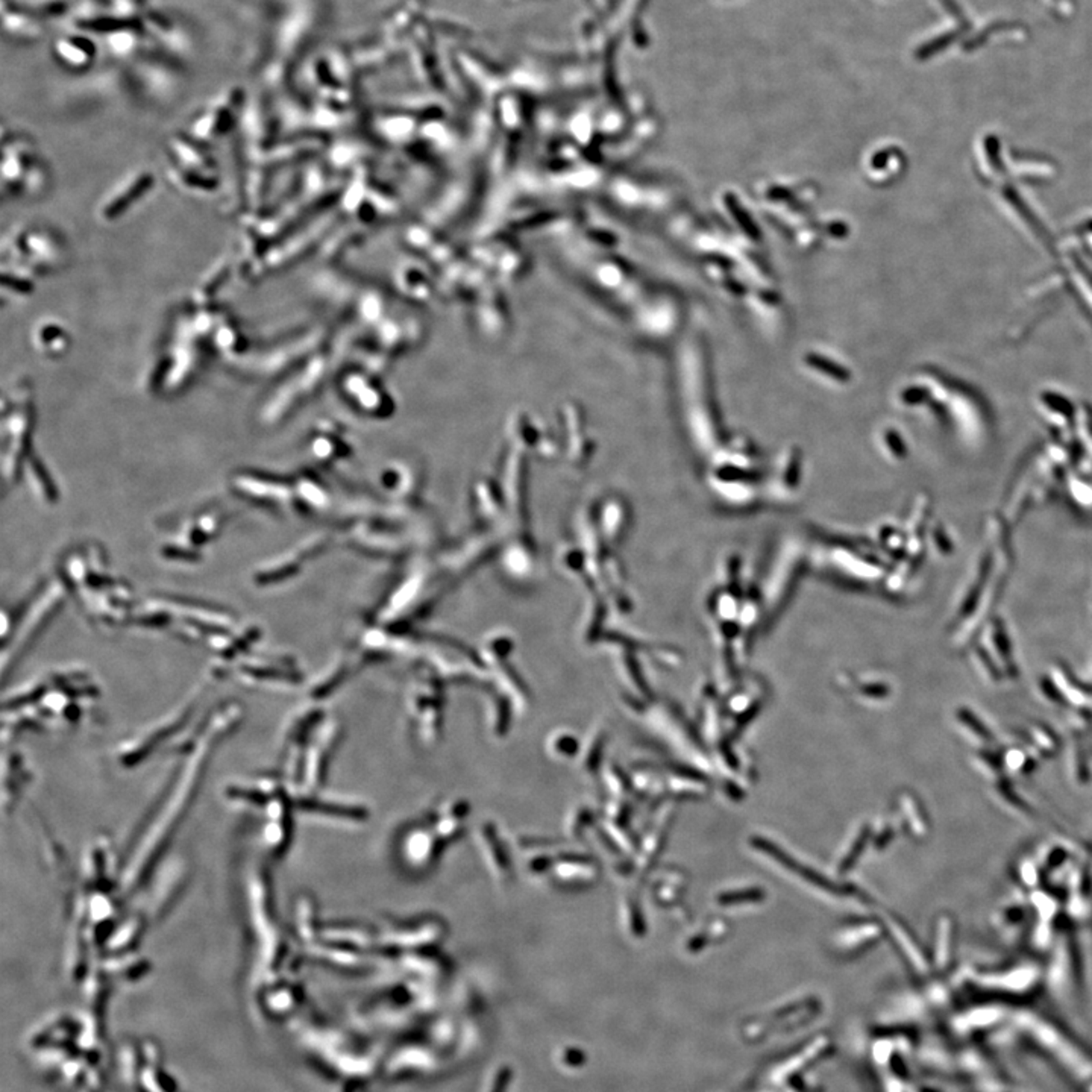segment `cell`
<instances>
[{"instance_id":"obj_1","label":"cell","mask_w":1092,"mask_h":1092,"mask_svg":"<svg viewBox=\"0 0 1092 1092\" xmlns=\"http://www.w3.org/2000/svg\"><path fill=\"white\" fill-rule=\"evenodd\" d=\"M138 25L154 49L177 62L186 61L195 50L191 32L182 20L170 12L146 8L141 19L138 20Z\"/></svg>"},{"instance_id":"obj_2","label":"cell","mask_w":1092,"mask_h":1092,"mask_svg":"<svg viewBox=\"0 0 1092 1092\" xmlns=\"http://www.w3.org/2000/svg\"><path fill=\"white\" fill-rule=\"evenodd\" d=\"M52 53L64 69L81 73L98 59V39L85 30L67 28L52 41Z\"/></svg>"},{"instance_id":"obj_3","label":"cell","mask_w":1092,"mask_h":1092,"mask_svg":"<svg viewBox=\"0 0 1092 1092\" xmlns=\"http://www.w3.org/2000/svg\"><path fill=\"white\" fill-rule=\"evenodd\" d=\"M2 30L12 41L32 43L43 39L46 23L21 0H2Z\"/></svg>"},{"instance_id":"obj_4","label":"cell","mask_w":1092,"mask_h":1092,"mask_svg":"<svg viewBox=\"0 0 1092 1092\" xmlns=\"http://www.w3.org/2000/svg\"><path fill=\"white\" fill-rule=\"evenodd\" d=\"M99 37L109 57L123 62H132L149 46L148 39L138 23H117Z\"/></svg>"},{"instance_id":"obj_5","label":"cell","mask_w":1092,"mask_h":1092,"mask_svg":"<svg viewBox=\"0 0 1092 1092\" xmlns=\"http://www.w3.org/2000/svg\"><path fill=\"white\" fill-rule=\"evenodd\" d=\"M62 597H64V592H62V587L59 584H53L50 587V591L43 595L39 606H35V609L30 611V620H25L23 625L20 627L19 634L16 636V639L12 640L10 652H5V657L8 654L19 652L28 643V640L34 638V634L37 633L35 630H39V627L46 622L48 615L50 616V613L55 611L59 601L62 600Z\"/></svg>"},{"instance_id":"obj_6","label":"cell","mask_w":1092,"mask_h":1092,"mask_svg":"<svg viewBox=\"0 0 1092 1092\" xmlns=\"http://www.w3.org/2000/svg\"><path fill=\"white\" fill-rule=\"evenodd\" d=\"M39 19L48 23H69L76 0H21Z\"/></svg>"},{"instance_id":"obj_7","label":"cell","mask_w":1092,"mask_h":1092,"mask_svg":"<svg viewBox=\"0 0 1092 1092\" xmlns=\"http://www.w3.org/2000/svg\"><path fill=\"white\" fill-rule=\"evenodd\" d=\"M109 17L118 23H138L146 5L143 0H100Z\"/></svg>"}]
</instances>
